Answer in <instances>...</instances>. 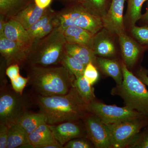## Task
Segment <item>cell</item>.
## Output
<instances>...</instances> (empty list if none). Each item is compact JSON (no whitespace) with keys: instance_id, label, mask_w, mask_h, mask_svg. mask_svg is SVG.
Instances as JSON below:
<instances>
[{"instance_id":"obj_1","label":"cell","mask_w":148,"mask_h":148,"mask_svg":"<svg viewBox=\"0 0 148 148\" xmlns=\"http://www.w3.org/2000/svg\"><path fill=\"white\" fill-rule=\"evenodd\" d=\"M33 98L49 125L82 120L89 113L87 103L74 87L64 95L45 96L35 94Z\"/></svg>"},{"instance_id":"obj_2","label":"cell","mask_w":148,"mask_h":148,"mask_svg":"<svg viewBox=\"0 0 148 148\" xmlns=\"http://www.w3.org/2000/svg\"><path fill=\"white\" fill-rule=\"evenodd\" d=\"M28 84L36 94L42 96L64 95L73 87L75 77L62 64L51 66L27 64Z\"/></svg>"},{"instance_id":"obj_3","label":"cell","mask_w":148,"mask_h":148,"mask_svg":"<svg viewBox=\"0 0 148 148\" xmlns=\"http://www.w3.org/2000/svg\"><path fill=\"white\" fill-rule=\"evenodd\" d=\"M66 43L63 29L60 27H56L47 36L34 40L25 66L27 64L45 66L59 65L65 52Z\"/></svg>"},{"instance_id":"obj_4","label":"cell","mask_w":148,"mask_h":148,"mask_svg":"<svg viewBox=\"0 0 148 148\" xmlns=\"http://www.w3.org/2000/svg\"><path fill=\"white\" fill-rule=\"evenodd\" d=\"M121 64L123 81L112 89L111 94L120 96L125 106L148 117V90L145 85L129 71L124 63Z\"/></svg>"},{"instance_id":"obj_5","label":"cell","mask_w":148,"mask_h":148,"mask_svg":"<svg viewBox=\"0 0 148 148\" xmlns=\"http://www.w3.org/2000/svg\"><path fill=\"white\" fill-rule=\"evenodd\" d=\"M34 103L33 97L24 92L17 93L11 85L0 87V123L9 127L17 123Z\"/></svg>"},{"instance_id":"obj_6","label":"cell","mask_w":148,"mask_h":148,"mask_svg":"<svg viewBox=\"0 0 148 148\" xmlns=\"http://www.w3.org/2000/svg\"><path fill=\"white\" fill-rule=\"evenodd\" d=\"M58 27L64 29L69 26L83 28L95 35L103 27L101 17L81 5L65 9L56 13Z\"/></svg>"},{"instance_id":"obj_7","label":"cell","mask_w":148,"mask_h":148,"mask_svg":"<svg viewBox=\"0 0 148 148\" xmlns=\"http://www.w3.org/2000/svg\"><path fill=\"white\" fill-rule=\"evenodd\" d=\"M107 125L110 130L112 148H124L130 145L141 130L147 127L148 117L137 118Z\"/></svg>"},{"instance_id":"obj_8","label":"cell","mask_w":148,"mask_h":148,"mask_svg":"<svg viewBox=\"0 0 148 148\" xmlns=\"http://www.w3.org/2000/svg\"><path fill=\"white\" fill-rule=\"evenodd\" d=\"M88 108L89 113L95 115L107 125L145 116L126 106L108 105L95 100L88 104Z\"/></svg>"},{"instance_id":"obj_9","label":"cell","mask_w":148,"mask_h":148,"mask_svg":"<svg viewBox=\"0 0 148 148\" xmlns=\"http://www.w3.org/2000/svg\"><path fill=\"white\" fill-rule=\"evenodd\" d=\"M82 121L86 137L95 148H112L110 130L107 124L90 113H88Z\"/></svg>"},{"instance_id":"obj_10","label":"cell","mask_w":148,"mask_h":148,"mask_svg":"<svg viewBox=\"0 0 148 148\" xmlns=\"http://www.w3.org/2000/svg\"><path fill=\"white\" fill-rule=\"evenodd\" d=\"M0 53L7 67L13 64L24 66L29 50L4 37H0Z\"/></svg>"},{"instance_id":"obj_11","label":"cell","mask_w":148,"mask_h":148,"mask_svg":"<svg viewBox=\"0 0 148 148\" xmlns=\"http://www.w3.org/2000/svg\"><path fill=\"white\" fill-rule=\"evenodd\" d=\"M49 125L56 140L63 146L75 138L86 137L84 125L81 124L80 121Z\"/></svg>"},{"instance_id":"obj_12","label":"cell","mask_w":148,"mask_h":148,"mask_svg":"<svg viewBox=\"0 0 148 148\" xmlns=\"http://www.w3.org/2000/svg\"><path fill=\"white\" fill-rule=\"evenodd\" d=\"M126 1L112 0L110 8L102 18L103 27L118 36L125 33L123 13Z\"/></svg>"},{"instance_id":"obj_13","label":"cell","mask_w":148,"mask_h":148,"mask_svg":"<svg viewBox=\"0 0 148 148\" xmlns=\"http://www.w3.org/2000/svg\"><path fill=\"white\" fill-rule=\"evenodd\" d=\"M3 36L15 42L29 51L33 42L27 30L19 22L12 18L6 20L3 34L0 37Z\"/></svg>"},{"instance_id":"obj_14","label":"cell","mask_w":148,"mask_h":148,"mask_svg":"<svg viewBox=\"0 0 148 148\" xmlns=\"http://www.w3.org/2000/svg\"><path fill=\"white\" fill-rule=\"evenodd\" d=\"M119 36L120 45L125 64L132 67L138 60L140 52L139 45L124 33Z\"/></svg>"},{"instance_id":"obj_15","label":"cell","mask_w":148,"mask_h":148,"mask_svg":"<svg viewBox=\"0 0 148 148\" xmlns=\"http://www.w3.org/2000/svg\"><path fill=\"white\" fill-rule=\"evenodd\" d=\"M66 42L80 45L91 49L94 34L81 27L69 26L63 29Z\"/></svg>"},{"instance_id":"obj_16","label":"cell","mask_w":148,"mask_h":148,"mask_svg":"<svg viewBox=\"0 0 148 148\" xmlns=\"http://www.w3.org/2000/svg\"><path fill=\"white\" fill-rule=\"evenodd\" d=\"M47 8H40L34 3H30L26 7L11 18L18 21L26 30L37 22L46 12Z\"/></svg>"},{"instance_id":"obj_17","label":"cell","mask_w":148,"mask_h":148,"mask_svg":"<svg viewBox=\"0 0 148 148\" xmlns=\"http://www.w3.org/2000/svg\"><path fill=\"white\" fill-rule=\"evenodd\" d=\"M65 51L79 60L86 66L92 63L97 67V57L93 51L90 48L80 45L66 42Z\"/></svg>"},{"instance_id":"obj_18","label":"cell","mask_w":148,"mask_h":148,"mask_svg":"<svg viewBox=\"0 0 148 148\" xmlns=\"http://www.w3.org/2000/svg\"><path fill=\"white\" fill-rule=\"evenodd\" d=\"M29 139L32 148H40L46 144L57 141L47 123L42 124L29 134Z\"/></svg>"},{"instance_id":"obj_19","label":"cell","mask_w":148,"mask_h":148,"mask_svg":"<svg viewBox=\"0 0 148 148\" xmlns=\"http://www.w3.org/2000/svg\"><path fill=\"white\" fill-rule=\"evenodd\" d=\"M32 148L29 134L18 123L9 127L7 148Z\"/></svg>"},{"instance_id":"obj_20","label":"cell","mask_w":148,"mask_h":148,"mask_svg":"<svg viewBox=\"0 0 148 148\" xmlns=\"http://www.w3.org/2000/svg\"><path fill=\"white\" fill-rule=\"evenodd\" d=\"M91 49L95 55L104 57L112 56L116 52L115 47L112 41L99 32L94 35Z\"/></svg>"},{"instance_id":"obj_21","label":"cell","mask_w":148,"mask_h":148,"mask_svg":"<svg viewBox=\"0 0 148 148\" xmlns=\"http://www.w3.org/2000/svg\"><path fill=\"white\" fill-rule=\"evenodd\" d=\"M97 66L107 75L111 77L117 85L121 84L123 81V73L121 64L114 60L97 58Z\"/></svg>"},{"instance_id":"obj_22","label":"cell","mask_w":148,"mask_h":148,"mask_svg":"<svg viewBox=\"0 0 148 148\" xmlns=\"http://www.w3.org/2000/svg\"><path fill=\"white\" fill-rule=\"evenodd\" d=\"M17 123L29 135L42 124L47 123V119L45 115L40 111L35 112L29 111L20 118Z\"/></svg>"},{"instance_id":"obj_23","label":"cell","mask_w":148,"mask_h":148,"mask_svg":"<svg viewBox=\"0 0 148 148\" xmlns=\"http://www.w3.org/2000/svg\"><path fill=\"white\" fill-rule=\"evenodd\" d=\"M28 5L25 3V0H0L1 15L8 20Z\"/></svg>"},{"instance_id":"obj_24","label":"cell","mask_w":148,"mask_h":148,"mask_svg":"<svg viewBox=\"0 0 148 148\" xmlns=\"http://www.w3.org/2000/svg\"><path fill=\"white\" fill-rule=\"evenodd\" d=\"M73 87L76 88L82 99L87 104L95 100V89L85 79L84 76L75 79Z\"/></svg>"},{"instance_id":"obj_25","label":"cell","mask_w":148,"mask_h":148,"mask_svg":"<svg viewBox=\"0 0 148 148\" xmlns=\"http://www.w3.org/2000/svg\"><path fill=\"white\" fill-rule=\"evenodd\" d=\"M61 64L65 66L77 79L84 75L86 66L79 60L73 57L66 52L62 56Z\"/></svg>"},{"instance_id":"obj_26","label":"cell","mask_w":148,"mask_h":148,"mask_svg":"<svg viewBox=\"0 0 148 148\" xmlns=\"http://www.w3.org/2000/svg\"><path fill=\"white\" fill-rule=\"evenodd\" d=\"M48 8L46 12L44 14L37 22L27 30L33 41L39 32L43 28H44L46 25L53 19L56 15V13Z\"/></svg>"},{"instance_id":"obj_27","label":"cell","mask_w":148,"mask_h":148,"mask_svg":"<svg viewBox=\"0 0 148 148\" xmlns=\"http://www.w3.org/2000/svg\"><path fill=\"white\" fill-rule=\"evenodd\" d=\"M128 1V17L131 26L142 18V7L147 0H127Z\"/></svg>"},{"instance_id":"obj_28","label":"cell","mask_w":148,"mask_h":148,"mask_svg":"<svg viewBox=\"0 0 148 148\" xmlns=\"http://www.w3.org/2000/svg\"><path fill=\"white\" fill-rule=\"evenodd\" d=\"M80 3L86 8L102 18L107 13L106 0H81Z\"/></svg>"},{"instance_id":"obj_29","label":"cell","mask_w":148,"mask_h":148,"mask_svg":"<svg viewBox=\"0 0 148 148\" xmlns=\"http://www.w3.org/2000/svg\"><path fill=\"white\" fill-rule=\"evenodd\" d=\"M64 147V148H91L94 146L87 137H84L73 139Z\"/></svg>"},{"instance_id":"obj_30","label":"cell","mask_w":148,"mask_h":148,"mask_svg":"<svg viewBox=\"0 0 148 148\" xmlns=\"http://www.w3.org/2000/svg\"><path fill=\"white\" fill-rule=\"evenodd\" d=\"M83 76L90 85H93L97 82L99 78V73L97 67L92 63L88 64L86 66Z\"/></svg>"},{"instance_id":"obj_31","label":"cell","mask_w":148,"mask_h":148,"mask_svg":"<svg viewBox=\"0 0 148 148\" xmlns=\"http://www.w3.org/2000/svg\"><path fill=\"white\" fill-rule=\"evenodd\" d=\"M131 33L141 43L148 44V27L132 26Z\"/></svg>"},{"instance_id":"obj_32","label":"cell","mask_w":148,"mask_h":148,"mask_svg":"<svg viewBox=\"0 0 148 148\" xmlns=\"http://www.w3.org/2000/svg\"><path fill=\"white\" fill-rule=\"evenodd\" d=\"M128 147L131 148H148V127L142 133H139Z\"/></svg>"},{"instance_id":"obj_33","label":"cell","mask_w":148,"mask_h":148,"mask_svg":"<svg viewBox=\"0 0 148 148\" xmlns=\"http://www.w3.org/2000/svg\"><path fill=\"white\" fill-rule=\"evenodd\" d=\"M29 78L25 77L21 75L15 79L10 80L12 87L15 92L19 94L24 93V90L29 82Z\"/></svg>"},{"instance_id":"obj_34","label":"cell","mask_w":148,"mask_h":148,"mask_svg":"<svg viewBox=\"0 0 148 148\" xmlns=\"http://www.w3.org/2000/svg\"><path fill=\"white\" fill-rule=\"evenodd\" d=\"M58 27L57 22L55 19V17L52 19L46 25L44 28H43L37 34L34 40L39 39L42 38L45 36H47L56 27Z\"/></svg>"},{"instance_id":"obj_35","label":"cell","mask_w":148,"mask_h":148,"mask_svg":"<svg viewBox=\"0 0 148 148\" xmlns=\"http://www.w3.org/2000/svg\"><path fill=\"white\" fill-rule=\"evenodd\" d=\"M9 127L7 125L0 123V148H7Z\"/></svg>"},{"instance_id":"obj_36","label":"cell","mask_w":148,"mask_h":148,"mask_svg":"<svg viewBox=\"0 0 148 148\" xmlns=\"http://www.w3.org/2000/svg\"><path fill=\"white\" fill-rule=\"evenodd\" d=\"M20 66L18 64H13L8 66L6 69V75L10 80L15 79L20 75Z\"/></svg>"},{"instance_id":"obj_37","label":"cell","mask_w":148,"mask_h":148,"mask_svg":"<svg viewBox=\"0 0 148 148\" xmlns=\"http://www.w3.org/2000/svg\"><path fill=\"white\" fill-rule=\"evenodd\" d=\"M137 77L144 84L148 86V71L147 70L140 69L137 72Z\"/></svg>"},{"instance_id":"obj_38","label":"cell","mask_w":148,"mask_h":148,"mask_svg":"<svg viewBox=\"0 0 148 148\" xmlns=\"http://www.w3.org/2000/svg\"><path fill=\"white\" fill-rule=\"evenodd\" d=\"M52 0H34L35 3L37 6L42 9L48 8L50 5Z\"/></svg>"},{"instance_id":"obj_39","label":"cell","mask_w":148,"mask_h":148,"mask_svg":"<svg viewBox=\"0 0 148 148\" xmlns=\"http://www.w3.org/2000/svg\"><path fill=\"white\" fill-rule=\"evenodd\" d=\"M142 18H143V20L148 22V7L144 15H142Z\"/></svg>"},{"instance_id":"obj_40","label":"cell","mask_w":148,"mask_h":148,"mask_svg":"<svg viewBox=\"0 0 148 148\" xmlns=\"http://www.w3.org/2000/svg\"><path fill=\"white\" fill-rule=\"evenodd\" d=\"M77 1H79L80 2L81 1V0H77Z\"/></svg>"}]
</instances>
